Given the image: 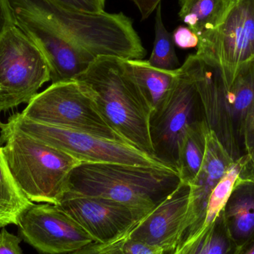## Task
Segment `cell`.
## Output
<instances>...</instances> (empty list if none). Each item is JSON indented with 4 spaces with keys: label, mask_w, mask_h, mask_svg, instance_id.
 <instances>
[{
    "label": "cell",
    "mask_w": 254,
    "mask_h": 254,
    "mask_svg": "<svg viewBox=\"0 0 254 254\" xmlns=\"http://www.w3.org/2000/svg\"><path fill=\"white\" fill-rule=\"evenodd\" d=\"M0 143L13 178L28 199L59 204L68 192L71 172L82 162L7 122H0Z\"/></svg>",
    "instance_id": "cell-4"
},
{
    "label": "cell",
    "mask_w": 254,
    "mask_h": 254,
    "mask_svg": "<svg viewBox=\"0 0 254 254\" xmlns=\"http://www.w3.org/2000/svg\"><path fill=\"white\" fill-rule=\"evenodd\" d=\"M67 254H99L98 251V244L93 243V244L83 248L80 250Z\"/></svg>",
    "instance_id": "cell-33"
},
{
    "label": "cell",
    "mask_w": 254,
    "mask_h": 254,
    "mask_svg": "<svg viewBox=\"0 0 254 254\" xmlns=\"http://www.w3.org/2000/svg\"><path fill=\"white\" fill-rule=\"evenodd\" d=\"M243 143H244L246 154L251 158L254 150V102L245 119Z\"/></svg>",
    "instance_id": "cell-30"
},
{
    "label": "cell",
    "mask_w": 254,
    "mask_h": 254,
    "mask_svg": "<svg viewBox=\"0 0 254 254\" xmlns=\"http://www.w3.org/2000/svg\"><path fill=\"white\" fill-rule=\"evenodd\" d=\"M249 173L250 177L254 179V150L249 164Z\"/></svg>",
    "instance_id": "cell-35"
},
{
    "label": "cell",
    "mask_w": 254,
    "mask_h": 254,
    "mask_svg": "<svg viewBox=\"0 0 254 254\" xmlns=\"http://www.w3.org/2000/svg\"><path fill=\"white\" fill-rule=\"evenodd\" d=\"M33 204L13 178L0 146V228L17 225L21 215Z\"/></svg>",
    "instance_id": "cell-20"
},
{
    "label": "cell",
    "mask_w": 254,
    "mask_h": 254,
    "mask_svg": "<svg viewBox=\"0 0 254 254\" xmlns=\"http://www.w3.org/2000/svg\"><path fill=\"white\" fill-rule=\"evenodd\" d=\"M72 217L97 244L119 240L140 220L131 208L102 197L68 191L58 204Z\"/></svg>",
    "instance_id": "cell-11"
},
{
    "label": "cell",
    "mask_w": 254,
    "mask_h": 254,
    "mask_svg": "<svg viewBox=\"0 0 254 254\" xmlns=\"http://www.w3.org/2000/svg\"><path fill=\"white\" fill-rule=\"evenodd\" d=\"M181 183L177 170L116 163H81L71 172L68 190L125 204L140 219Z\"/></svg>",
    "instance_id": "cell-3"
},
{
    "label": "cell",
    "mask_w": 254,
    "mask_h": 254,
    "mask_svg": "<svg viewBox=\"0 0 254 254\" xmlns=\"http://www.w3.org/2000/svg\"><path fill=\"white\" fill-rule=\"evenodd\" d=\"M209 129L205 119L195 122L188 127L181 142L176 170L181 182L189 186L202 165Z\"/></svg>",
    "instance_id": "cell-19"
},
{
    "label": "cell",
    "mask_w": 254,
    "mask_h": 254,
    "mask_svg": "<svg viewBox=\"0 0 254 254\" xmlns=\"http://www.w3.org/2000/svg\"><path fill=\"white\" fill-rule=\"evenodd\" d=\"M234 254H254V237L242 249L236 251Z\"/></svg>",
    "instance_id": "cell-34"
},
{
    "label": "cell",
    "mask_w": 254,
    "mask_h": 254,
    "mask_svg": "<svg viewBox=\"0 0 254 254\" xmlns=\"http://www.w3.org/2000/svg\"><path fill=\"white\" fill-rule=\"evenodd\" d=\"M203 119H205L199 95L185 60L179 68L171 92L151 117L150 135L155 158L176 170L179 146L185 131Z\"/></svg>",
    "instance_id": "cell-9"
},
{
    "label": "cell",
    "mask_w": 254,
    "mask_h": 254,
    "mask_svg": "<svg viewBox=\"0 0 254 254\" xmlns=\"http://www.w3.org/2000/svg\"><path fill=\"white\" fill-rule=\"evenodd\" d=\"M131 1L137 6L141 15L142 19H147L149 15L155 11L158 4L161 2V0H131Z\"/></svg>",
    "instance_id": "cell-32"
},
{
    "label": "cell",
    "mask_w": 254,
    "mask_h": 254,
    "mask_svg": "<svg viewBox=\"0 0 254 254\" xmlns=\"http://www.w3.org/2000/svg\"><path fill=\"white\" fill-rule=\"evenodd\" d=\"M173 42L178 47L182 49L197 48L198 45V36L188 27H178L173 34Z\"/></svg>",
    "instance_id": "cell-28"
},
{
    "label": "cell",
    "mask_w": 254,
    "mask_h": 254,
    "mask_svg": "<svg viewBox=\"0 0 254 254\" xmlns=\"http://www.w3.org/2000/svg\"><path fill=\"white\" fill-rule=\"evenodd\" d=\"M206 138L205 155L202 165L195 180L190 185L185 240L202 229L210 195L234 162L214 131L209 129Z\"/></svg>",
    "instance_id": "cell-15"
},
{
    "label": "cell",
    "mask_w": 254,
    "mask_h": 254,
    "mask_svg": "<svg viewBox=\"0 0 254 254\" xmlns=\"http://www.w3.org/2000/svg\"><path fill=\"white\" fill-rule=\"evenodd\" d=\"M186 61L199 95L207 126L219 138L233 159L242 156L240 140L228 114L225 101V89L220 73L196 55H190Z\"/></svg>",
    "instance_id": "cell-14"
},
{
    "label": "cell",
    "mask_w": 254,
    "mask_h": 254,
    "mask_svg": "<svg viewBox=\"0 0 254 254\" xmlns=\"http://www.w3.org/2000/svg\"><path fill=\"white\" fill-rule=\"evenodd\" d=\"M99 254H166L162 249L125 235L108 244H98Z\"/></svg>",
    "instance_id": "cell-25"
},
{
    "label": "cell",
    "mask_w": 254,
    "mask_h": 254,
    "mask_svg": "<svg viewBox=\"0 0 254 254\" xmlns=\"http://www.w3.org/2000/svg\"><path fill=\"white\" fill-rule=\"evenodd\" d=\"M128 71L137 82L152 108V113L162 106L177 80L179 68L160 69L144 60H125Z\"/></svg>",
    "instance_id": "cell-17"
},
{
    "label": "cell",
    "mask_w": 254,
    "mask_h": 254,
    "mask_svg": "<svg viewBox=\"0 0 254 254\" xmlns=\"http://www.w3.org/2000/svg\"><path fill=\"white\" fill-rule=\"evenodd\" d=\"M155 13V41L153 50L148 62L155 68L173 71L180 67L173 42V34L164 26L161 13V2L157 6Z\"/></svg>",
    "instance_id": "cell-23"
},
{
    "label": "cell",
    "mask_w": 254,
    "mask_h": 254,
    "mask_svg": "<svg viewBox=\"0 0 254 254\" xmlns=\"http://www.w3.org/2000/svg\"><path fill=\"white\" fill-rule=\"evenodd\" d=\"M210 225L185 239L171 254H205Z\"/></svg>",
    "instance_id": "cell-26"
},
{
    "label": "cell",
    "mask_w": 254,
    "mask_h": 254,
    "mask_svg": "<svg viewBox=\"0 0 254 254\" xmlns=\"http://www.w3.org/2000/svg\"><path fill=\"white\" fill-rule=\"evenodd\" d=\"M234 0H180L179 16L198 39L216 29Z\"/></svg>",
    "instance_id": "cell-18"
},
{
    "label": "cell",
    "mask_w": 254,
    "mask_h": 254,
    "mask_svg": "<svg viewBox=\"0 0 254 254\" xmlns=\"http://www.w3.org/2000/svg\"><path fill=\"white\" fill-rule=\"evenodd\" d=\"M55 4L68 10L88 13L104 11L105 0H51Z\"/></svg>",
    "instance_id": "cell-27"
},
{
    "label": "cell",
    "mask_w": 254,
    "mask_h": 254,
    "mask_svg": "<svg viewBox=\"0 0 254 254\" xmlns=\"http://www.w3.org/2000/svg\"><path fill=\"white\" fill-rule=\"evenodd\" d=\"M222 216L237 250L254 237V179L246 175L239 181L228 198Z\"/></svg>",
    "instance_id": "cell-16"
},
{
    "label": "cell",
    "mask_w": 254,
    "mask_h": 254,
    "mask_svg": "<svg viewBox=\"0 0 254 254\" xmlns=\"http://www.w3.org/2000/svg\"><path fill=\"white\" fill-rule=\"evenodd\" d=\"M76 80L127 143L155 158L150 135L152 108L125 59L98 57Z\"/></svg>",
    "instance_id": "cell-1"
},
{
    "label": "cell",
    "mask_w": 254,
    "mask_h": 254,
    "mask_svg": "<svg viewBox=\"0 0 254 254\" xmlns=\"http://www.w3.org/2000/svg\"><path fill=\"white\" fill-rule=\"evenodd\" d=\"M49 80L38 46L16 25L6 30L0 36V112L28 104Z\"/></svg>",
    "instance_id": "cell-7"
},
{
    "label": "cell",
    "mask_w": 254,
    "mask_h": 254,
    "mask_svg": "<svg viewBox=\"0 0 254 254\" xmlns=\"http://www.w3.org/2000/svg\"><path fill=\"white\" fill-rule=\"evenodd\" d=\"M189 196V185L181 182L125 235L173 253L185 240Z\"/></svg>",
    "instance_id": "cell-13"
},
{
    "label": "cell",
    "mask_w": 254,
    "mask_h": 254,
    "mask_svg": "<svg viewBox=\"0 0 254 254\" xmlns=\"http://www.w3.org/2000/svg\"><path fill=\"white\" fill-rule=\"evenodd\" d=\"M21 114L40 123L81 130L127 143L76 80L52 83L37 94Z\"/></svg>",
    "instance_id": "cell-8"
},
{
    "label": "cell",
    "mask_w": 254,
    "mask_h": 254,
    "mask_svg": "<svg viewBox=\"0 0 254 254\" xmlns=\"http://www.w3.org/2000/svg\"><path fill=\"white\" fill-rule=\"evenodd\" d=\"M198 40L195 55L219 71L229 90L254 62V0H234L222 23Z\"/></svg>",
    "instance_id": "cell-6"
},
{
    "label": "cell",
    "mask_w": 254,
    "mask_h": 254,
    "mask_svg": "<svg viewBox=\"0 0 254 254\" xmlns=\"http://www.w3.org/2000/svg\"><path fill=\"white\" fill-rule=\"evenodd\" d=\"M44 22L64 39L93 57L143 60L146 49L125 13H88L68 10L51 0H8Z\"/></svg>",
    "instance_id": "cell-2"
},
{
    "label": "cell",
    "mask_w": 254,
    "mask_h": 254,
    "mask_svg": "<svg viewBox=\"0 0 254 254\" xmlns=\"http://www.w3.org/2000/svg\"><path fill=\"white\" fill-rule=\"evenodd\" d=\"M21 237L0 228V254H23L20 247Z\"/></svg>",
    "instance_id": "cell-29"
},
{
    "label": "cell",
    "mask_w": 254,
    "mask_h": 254,
    "mask_svg": "<svg viewBox=\"0 0 254 254\" xmlns=\"http://www.w3.org/2000/svg\"><path fill=\"white\" fill-rule=\"evenodd\" d=\"M250 157L245 154L235 160L213 190L209 198L203 228L210 226L223 210L228 198L239 181L246 175Z\"/></svg>",
    "instance_id": "cell-22"
},
{
    "label": "cell",
    "mask_w": 254,
    "mask_h": 254,
    "mask_svg": "<svg viewBox=\"0 0 254 254\" xmlns=\"http://www.w3.org/2000/svg\"><path fill=\"white\" fill-rule=\"evenodd\" d=\"M21 239L43 254H67L95 243L59 206L34 203L19 218Z\"/></svg>",
    "instance_id": "cell-10"
},
{
    "label": "cell",
    "mask_w": 254,
    "mask_h": 254,
    "mask_svg": "<svg viewBox=\"0 0 254 254\" xmlns=\"http://www.w3.org/2000/svg\"><path fill=\"white\" fill-rule=\"evenodd\" d=\"M225 101L236 131L243 140L245 119L254 102V62L243 68L229 90L226 89Z\"/></svg>",
    "instance_id": "cell-21"
},
{
    "label": "cell",
    "mask_w": 254,
    "mask_h": 254,
    "mask_svg": "<svg viewBox=\"0 0 254 254\" xmlns=\"http://www.w3.org/2000/svg\"><path fill=\"white\" fill-rule=\"evenodd\" d=\"M7 122L25 134L82 163H116L172 168L128 143L81 130L40 123L24 117L21 113L10 116Z\"/></svg>",
    "instance_id": "cell-5"
},
{
    "label": "cell",
    "mask_w": 254,
    "mask_h": 254,
    "mask_svg": "<svg viewBox=\"0 0 254 254\" xmlns=\"http://www.w3.org/2000/svg\"><path fill=\"white\" fill-rule=\"evenodd\" d=\"M236 250L221 212L210 225L205 254H234Z\"/></svg>",
    "instance_id": "cell-24"
},
{
    "label": "cell",
    "mask_w": 254,
    "mask_h": 254,
    "mask_svg": "<svg viewBox=\"0 0 254 254\" xmlns=\"http://www.w3.org/2000/svg\"><path fill=\"white\" fill-rule=\"evenodd\" d=\"M14 25V16L8 0H0V36Z\"/></svg>",
    "instance_id": "cell-31"
},
{
    "label": "cell",
    "mask_w": 254,
    "mask_h": 254,
    "mask_svg": "<svg viewBox=\"0 0 254 254\" xmlns=\"http://www.w3.org/2000/svg\"><path fill=\"white\" fill-rule=\"evenodd\" d=\"M11 8L15 25L44 55L50 68L52 83L76 80L95 60L67 41L37 16L16 7Z\"/></svg>",
    "instance_id": "cell-12"
}]
</instances>
